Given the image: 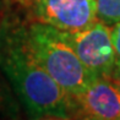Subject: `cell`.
I'll use <instances>...</instances> for the list:
<instances>
[{"instance_id": "cell-9", "label": "cell", "mask_w": 120, "mask_h": 120, "mask_svg": "<svg viewBox=\"0 0 120 120\" xmlns=\"http://www.w3.org/2000/svg\"><path fill=\"white\" fill-rule=\"evenodd\" d=\"M107 79H109L114 85L118 86L120 88V60L119 59H116V61H115V64H114L112 71L108 75Z\"/></svg>"}, {"instance_id": "cell-2", "label": "cell", "mask_w": 120, "mask_h": 120, "mask_svg": "<svg viewBox=\"0 0 120 120\" xmlns=\"http://www.w3.org/2000/svg\"><path fill=\"white\" fill-rule=\"evenodd\" d=\"M27 38L39 64L69 96L83 91L98 77L82 64L65 31L31 21Z\"/></svg>"}, {"instance_id": "cell-10", "label": "cell", "mask_w": 120, "mask_h": 120, "mask_svg": "<svg viewBox=\"0 0 120 120\" xmlns=\"http://www.w3.org/2000/svg\"><path fill=\"white\" fill-rule=\"evenodd\" d=\"M15 1L19 3L20 5H22V6H25V8H30L34 0H15Z\"/></svg>"}, {"instance_id": "cell-12", "label": "cell", "mask_w": 120, "mask_h": 120, "mask_svg": "<svg viewBox=\"0 0 120 120\" xmlns=\"http://www.w3.org/2000/svg\"><path fill=\"white\" fill-rule=\"evenodd\" d=\"M0 20H1V19H0Z\"/></svg>"}, {"instance_id": "cell-8", "label": "cell", "mask_w": 120, "mask_h": 120, "mask_svg": "<svg viewBox=\"0 0 120 120\" xmlns=\"http://www.w3.org/2000/svg\"><path fill=\"white\" fill-rule=\"evenodd\" d=\"M110 33H112V41L115 49L116 59L120 60V21L110 26Z\"/></svg>"}, {"instance_id": "cell-4", "label": "cell", "mask_w": 120, "mask_h": 120, "mask_svg": "<svg viewBox=\"0 0 120 120\" xmlns=\"http://www.w3.org/2000/svg\"><path fill=\"white\" fill-rule=\"evenodd\" d=\"M70 115L77 119H120V88L107 77H97L83 91L70 94Z\"/></svg>"}, {"instance_id": "cell-1", "label": "cell", "mask_w": 120, "mask_h": 120, "mask_svg": "<svg viewBox=\"0 0 120 120\" xmlns=\"http://www.w3.org/2000/svg\"><path fill=\"white\" fill-rule=\"evenodd\" d=\"M0 70L31 119H71L69 94L34 56L27 22L16 15L0 20Z\"/></svg>"}, {"instance_id": "cell-11", "label": "cell", "mask_w": 120, "mask_h": 120, "mask_svg": "<svg viewBox=\"0 0 120 120\" xmlns=\"http://www.w3.org/2000/svg\"><path fill=\"white\" fill-rule=\"evenodd\" d=\"M4 5H5V0H0V10L4 8Z\"/></svg>"}, {"instance_id": "cell-5", "label": "cell", "mask_w": 120, "mask_h": 120, "mask_svg": "<svg viewBox=\"0 0 120 120\" xmlns=\"http://www.w3.org/2000/svg\"><path fill=\"white\" fill-rule=\"evenodd\" d=\"M34 21L61 31H79L97 20L96 0H34L30 6Z\"/></svg>"}, {"instance_id": "cell-7", "label": "cell", "mask_w": 120, "mask_h": 120, "mask_svg": "<svg viewBox=\"0 0 120 120\" xmlns=\"http://www.w3.org/2000/svg\"><path fill=\"white\" fill-rule=\"evenodd\" d=\"M97 20L109 26L120 21V0H96Z\"/></svg>"}, {"instance_id": "cell-3", "label": "cell", "mask_w": 120, "mask_h": 120, "mask_svg": "<svg viewBox=\"0 0 120 120\" xmlns=\"http://www.w3.org/2000/svg\"><path fill=\"white\" fill-rule=\"evenodd\" d=\"M66 36L85 66L98 77H108L116 61L110 26L96 20L86 28L66 32Z\"/></svg>"}, {"instance_id": "cell-6", "label": "cell", "mask_w": 120, "mask_h": 120, "mask_svg": "<svg viewBox=\"0 0 120 120\" xmlns=\"http://www.w3.org/2000/svg\"><path fill=\"white\" fill-rule=\"evenodd\" d=\"M21 103L11 83L0 70V118L19 119L21 115Z\"/></svg>"}]
</instances>
